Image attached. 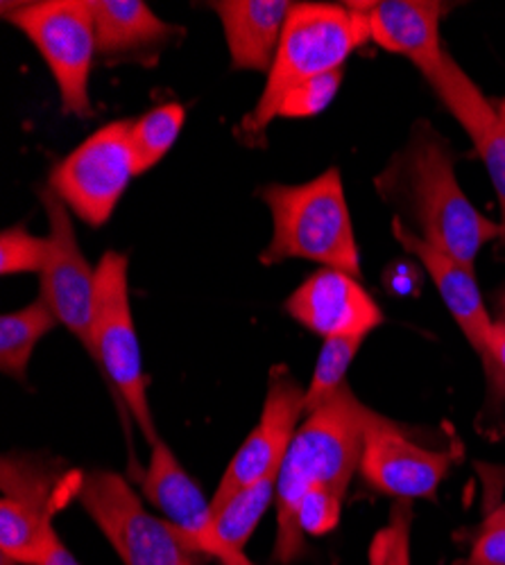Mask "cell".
I'll list each match as a JSON object with an SVG mask.
<instances>
[{
    "label": "cell",
    "instance_id": "6da1fadb",
    "mask_svg": "<svg viewBox=\"0 0 505 565\" xmlns=\"http://www.w3.org/2000/svg\"><path fill=\"white\" fill-rule=\"evenodd\" d=\"M372 409L365 407L345 385L332 401L306 416L284 459L277 480V541L274 561L295 563L306 550V534L299 527V504L304 493L323 484L345 498L347 487L360 466L362 437Z\"/></svg>",
    "mask_w": 505,
    "mask_h": 565
},
{
    "label": "cell",
    "instance_id": "7a4b0ae2",
    "mask_svg": "<svg viewBox=\"0 0 505 565\" xmlns=\"http://www.w3.org/2000/svg\"><path fill=\"white\" fill-rule=\"evenodd\" d=\"M370 39V21L358 3L293 6L265 88L241 125L245 143H261L263 131L280 118L282 103L293 88L343 68L347 57Z\"/></svg>",
    "mask_w": 505,
    "mask_h": 565
},
{
    "label": "cell",
    "instance_id": "3957f363",
    "mask_svg": "<svg viewBox=\"0 0 505 565\" xmlns=\"http://www.w3.org/2000/svg\"><path fill=\"white\" fill-rule=\"evenodd\" d=\"M259 198L274 224L272 241L261 254L263 265L302 258L360 278V254L336 168L299 185H263Z\"/></svg>",
    "mask_w": 505,
    "mask_h": 565
},
{
    "label": "cell",
    "instance_id": "277c9868",
    "mask_svg": "<svg viewBox=\"0 0 505 565\" xmlns=\"http://www.w3.org/2000/svg\"><path fill=\"white\" fill-rule=\"evenodd\" d=\"M401 177L422 238L474 267L478 252L501 235V226L478 213L455 179L451 152L438 131L420 125L401 161Z\"/></svg>",
    "mask_w": 505,
    "mask_h": 565
},
{
    "label": "cell",
    "instance_id": "5b68a950",
    "mask_svg": "<svg viewBox=\"0 0 505 565\" xmlns=\"http://www.w3.org/2000/svg\"><path fill=\"white\" fill-rule=\"evenodd\" d=\"M3 17L17 25L41 53L51 68L62 111L71 116H91L88 75L94 64L96 30L91 0H30V3H3Z\"/></svg>",
    "mask_w": 505,
    "mask_h": 565
},
{
    "label": "cell",
    "instance_id": "8992f818",
    "mask_svg": "<svg viewBox=\"0 0 505 565\" xmlns=\"http://www.w3.org/2000/svg\"><path fill=\"white\" fill-rule=\"evenodd\" d=\"M91 358L103 366L146 441L150 446L157 444L161 437L157 435L150 412L141 347L129 306L127 256L118 252H107L96 267L94 355Z\"/></svg>",
    "mask_w": 505,
    "mask_h": 565
},
{
    "label": "cell",
    "instance_id": "52a82bcc",
    "mask_svg": "<svg viewBox=\"0 0 505 565\" xmlns=\"http://www.w3.org/2000/svg\"><path fill=\"white\" fill-rule=\"evenodd\" d=\"M75 498L125 565H187L189 547L164 518L150 513L127 480L112 470H88Z\"/></svg>",
    "mask_w": 505,
    "mask_h": 565
},
{
    "label": "cell",
    "instance_id": "ba28073f",
    "mask_svg": "<svg viewBox=\"0 0 505 565\" xmlns=\"http://www.w3.org/2000/svg\"><path fill=\"white\" fill-rule=\"evenodd\" d=\"M66 473L60 461L6 455L0 461V558L36 565L57 536L53 518Z\"/></svg>",
    "mask_w": 505,
    "mask_h": 565
},
{
    "label": "cell",
    "instance_id": "9c48e42d",
    "mask_svg": "<svg viewBox=\"0 0 505 565\" xmlns=\"http://www.w3.org/2000/svg\"><path fill=\"white\" fill-rule=\"evenodd\" d=\"M131 120H114L88 136L51 172L57 198L86 224L103 226L136 177L129 143Z\"/></svg>",
    "mask_w": 505,
    "mask_h": 565
},
{
    "label": "cell",
    "instance_id": "30bf717a",
    "mask_svg": "<svg viewBox=\"0 0 505 565\" xmlns=\"http://www.w3.org/2000/svg\"><path fill=\"white\" fill-rule=\"evenodd\" d=\"M302 416L304 390L293 379L288 366H274L270 371L267 394L256 428L229 461L213 493V513H218L245 487H252L265 478H280Z\"/></svg>",
    "mask_w": 505,
    "mask_h": 565
},
{
    "label": "cell",
    "instance_id": "8fae6325",
    "mask_svg": "<svg viewBox=\"0 0 505 565\" xmlns=\"http://www.w3.org/2000/svg\"><path fill=\"white\" fill-rule=\"evenodd\" d=\"M39 200L49 215L51 258L41 271V301L53 310L57 321L66 326L75 340L94 355V306H96V269L80 252L75 226L69 206L53 188L39 191Z\"/></svg>",
    "mask_w": 505,
    "mask_h": 565
},
{
    "label": "cell",
    "instance_id": "7c38bea8",
    "mask_svg": "<svg viewBox=\"0 0 505 565\" xmlns=\"http://www.w3.org/2000/svg\"><path fill=\"white\" fill-rule=\"evenodd\" d=\"M141 491L146 500L161 511L164 521L177 532L189 552L207 554L222 565H254L243 552H234L215 530L211 500L183 470L164 439L150 446V463L144 470Z\"/></svg>",
    "mask_w": 505,
    "mask_h": 565
},
{
    "label": "cell",
    "instance_id": "4fadbf2b",
    "mask_svg": "<svg viewBox=\"0 0 505 565\" xmlns=\"http://www.w3.org/2000/svg\"><path fill=\"white\" fill-rule=\"evenodd\" d=\"M451 457L410 441L399 426L372 412L367 418L360 476L372 489L397 500L433 498Z\"/></svg>",
    "mask_w": 505,
    "mask_h": 565
},
{
    "label": "cell",
    "instance_id": "5bb4252c",
    "mask_svg": "<svg viewBox=\"0 0 505 565\" xmlns=\"http://www.w3.org/2000/svg\"><path fill=\"white\" fill-rule=\"evenodd\" d=\"M286 312L323 340L367 338L383 323L379 303L340 269L323 267L286 299Z\"/></svg>",
    "mask_w": 505,
    "mask_h": 565
},
{
    "label": "cell",
    "instance_id": "9a60e30c",
    "mask_svg": "<svg viewBox=\"0 0 505 565\" xmlns=\"http://www.w3.org/2000/svg\"><path fill=\"white\" fill-rule=\"evenodd\" d=\"M392 235L408 254L420 258V263L427 267L444 306L449 308V312L453 315L457 326H461V331L465 333L467 342L481 355L490 383L494 387L503 385V390H505V379L496 371L492 353H490V335H492L494 321L490 319V315L483 306V297L476 286L474 267H467L461 260H455L449 254L429 245L420 233L410 231L401 217L392 220Z\"/></svg>",
    "mask_w": 505,
    "mask_h": 565
},
{
    "label": "cell",
    "instance_id": "2e32d148",
    "mask_svg": "<svg viewBox=\"0 0 505 565\" xmlns=\"http://www.w3.org/2000/svg\"><path fill=\"white\" fill-rule=\"evenodd\" d=\"M422 75L438 93L444 107L463 125V129L474 140V148L481 154L496 195L501 202V241L505 243V122L498 111L485 100L481 88L472 82V77L455 64V60L444 51L442 60L433 66L424 68Z\"/></svg>",
    "mask_w": 505,
    "mask_h": 565
},
{
    "label": "cell",
    "instance_id": "e0dca14e",
    "mask_svg": "<svg viewBox=\"0 0 505 565\" xmlns=\"http://www.w3.org/2000/svg\"><path fill=\"white\" fill-rule=\"evenodd\" d=\"M293 6L288 0H218L211 6L236 71L270 73Z\"/></svg>",
    "mask_w": 505,
    "mask_h": 565
},
{
    "label": "cell",
    "instance_id": "ac0fdd59",
    "mask_svg": "<svg viewBox=\"0 0 505 565\" xmlns=\"http://www.w3.org/2000/svg\"><path fill=\"white\" fill-rule=\"evenodd\" d=\"M358 6L365 10L367 21H370V34L381 49L408 57L420 71L442 60V3H431V0H379V3Z\"/></svg>",
    "mask_w": 505,
    "mask_h": 565
},
{
    "label": "cell",
    "instance_id": "d6986e66",
    "mask_svg": "<svg viewBox=\"0 0 505 565\" xmlns=\"http://www.w3.org/2000/svg\"><path fill=\"white\" fill-rule=\"evenodd\" d=\"M96 51L101 55H123L152 49L179 30L161 21L144 0H91Z\"/></svg>",
    "mask_w": 505,
    "mask_h": 565
},
{
    "label": "cell",
    "instance_id": "ffe728a7",
    "mask_svg": "<svg viewBox=\"0 0 505 565\" xmlns=\"http://www.w3.org/2000/svg\"><path fill=\"white\" fill-rule=\"evenodd\" d=\"M57 317L41 299L0 317V369L14 381H25L39 340L57 326Z\"/></svg>",
    "mask_w": 505,
    "mask_h": 565
},
{
    "label": "cell",
    "instance_id": "44dd1931",
    "mask_svg": "<svg viewBox=\"0 0 505 565\" xmlns=\"http://www.w3.org/2000/svg\"><path fill=\"white\" fill-rule=\"evenodd\" d=\"M183 120H187V109L179 103L159 105L139 120H131L129 143L136 161V174L152 170L170 152Z\"/></svg>",
    "mask_w": 505,
    "mask_h": 565
},
{
    "label": "cell",
    "instance_id": "7402d4cb",
    "mask_svg": "<svg viewBox=\"0 0 505 565\" xmlns=\"http://www.w3.org/2000/svg\"><path fill=\"white\" fill-rule=\"evenodd\" d=\"M277 480L280 478H265L252 487H245L215 513V530L224 545L234 552L245 550V543L254 534L265 509L277 498Z\"/></svg>",
    "mask_w": 505,
    "mask_h": 565
},
{
    "label": "cell",
    "instance_id": "603a6c76",
    "mask_svg": "<svg viewBox=\"0 0 505 565\" xmlns=\"http://www.w3.org/2000/svg\"><path fill=\"white\" fill-rule=\"evenodd\" d=\"M362 347V338H334L325 340L323 351L317 355V364L308 390L304 392V414L308 416L317 407L332 401L347 383L345 375L351 366L358 349Z\"/></svg>",
    "mask_w": 505,
    "mask_h": 565
},
{
    "label": "cell",
    "instance_id": "cb8c5ba5",
    "mask_svg": "<svg viewBox=\"0 0 505 565\" xmlns=\"http://www.w3.org/2000/svg\"><path fill=\"white\" fill-rule=\"evenodd\" d=\"M51 258V241L32 235L23 226L6 228L0 235V274H41Z\"/></svg>",
    "mask_w": 505,
    "mask_h": 565
},
{
    "label": "cell",
    "instance_id": "d4e9b609",
    "mask_svg": "<svg viewBox=\"0 0 505 565\" xmlns=\"http://www.w3.org/2000/svg\"><path fill=\"white\" fill-rule=\"evenodd\" d=\"M410 500H397L386 527L370 543V565H410Z\"/></svg>",
    "mask_w": 505,
    "mask_h": 565
},
{
    "label": "cell",
    "instance_id": "484cf974",
    "mask_svg": "<svg viewBox=\"0 0 505 565\" xmlns=\"http://www.w3.org/2000/svg\"><path fill=\"white\" fill-rule=\"evenodd\" d=\"M343 84V68L325 73L319 77H313L297 88H293L286 100L282 103L280 116L282 118H311L317 116L319 111H325L332 100L336 98V93Z\"/></svg>",
    "mask_w": 505,
    "mask_h": 565
},
{
    "label": "cell",
    "instance_id": "4316f807",
    "mask_svg": "<svg viewBox=\"0 0 505 565\" xmlns=\"http://www.w3.org/2000/svg\"><path fill=\"white\" fill-rule=\"evenodd\" d=\"M343 500L336 491L329 487L315 484L304 493V500L299 504V527L304 534L319 536L329 534L340 523V509Z\"/></svg>",
    "mask_w": 505,
    "mask_h": 565
},
{
    "label": "cell",
    "instance_id": "83f0119b",
    "mask_svg": "<svg viewBox=\"0 0 505 565\" xmlns=\"http://www.w3.org/2000/svg\"><path fill=\"white\" fill-rule=\"evenodd\" d=\"M457 565H505V527L481 530L470 556Z\"/></svg>",
    "mask_w": 505,
    "mask_h": 565
},
{
    "label": "cell",
    "instance_id": "f1b7e54d",
    "mask_svg": "<svg viewBox=\"0 0 505 565\" xmlns=\"http://www.w3.org/2000/svg\"><path fill=\"white\" fill-rule=\"evenodd\" d=\"M386 288L394 295H410L418 292L420 282H422V274L418 271V267L412 263H392L386 269Z\"/></svg>",
    "mask_w": 505,
    "mask_h": 565
},
{
    "label": "cell",
    "instance_id": "f546056e",
    "mask_svg": "<svg viewBox=\"0 0 505 565\" xmlns=\"http://www.w3.org/2000/svg\"><path fill=\"white\" fill-rule=\"evenodd\" d=\"M490 353L494 360L496 371L505 379V326L494 321L492 326V335H490Z\"/></svg>",
    "mask_w": 505,
    "mask_h": 565
},
{
    "label": "cell",
    "instance_id": "4dcf8cb0",
    "mask_svg": "<svg viewBox=\"0 0 505 565\" xmlns=\"http://www.w3.org/2000/svg\"><path fill=\"white\" fill-rule=\"evenodd\" d=\"M36 565H80V563L73 556V552L62 543V539L55 536L49 552L43 554V558Z\"/></svg>",
    "mask_w": 505,
    "mask_h": 565
},
{
    "label": "cell",
    "instance_id": "1f68e13d",
    "mask_svg": "<svg viewBox=\"0 0 505 565\" xmlns=\"http://www.w3.org/2000/svg\"><path fill=\"white\" fill-rule=\"evenodd\" d=\"M494 527H505V502L498 504V507L485 518L481 530H494Z\"/></svg>",
    "mask_w": 505,
    "mask_h": 565
},
{
    "label": "cell",
    "instance_id": "d6a6232c",
    "mask_svg": "<svg viewBox=\"0 0 505 565\" xmlns=\"http://www.w3.org/2000/svg\"><path fill=\"white\" fill-rule=\"evenodd\" d=\"M496 321L505 326V290H503V295L498 297V319H496Z\"/></svg>",
    "mask_w": 505,
    "mask_h": 565
},
{
    "label": "cell",
    "instance_id": "836d02e7",
    "mask_svg": "<svg viewBox=\"0 0 505 565\" xmlns=\"http://www.w3.org/2000/svg\"><path fill=\"white\" fill-rule=\"evenodd\" d=\"M498 116H501V120L505 122V100L501 103V107H498Z\"/></svg>",
    "mask_w": 505,
    "mask_h": 565
},
{
    "label": "cell",
    "instance_id": "e575fe53",
    "mask_svg": "<svg viewBox=\"0 0 505 565\" xmlns=\"http://www.w3.org/2000/svg\"><path fill=\"white\" fill-rule=\"evenodd\" d=\"M187 565H193V561H189V563H187Z\"/></svg>",
    "mask_w": 505,
    "mask_h": 565
}]
</instances>
